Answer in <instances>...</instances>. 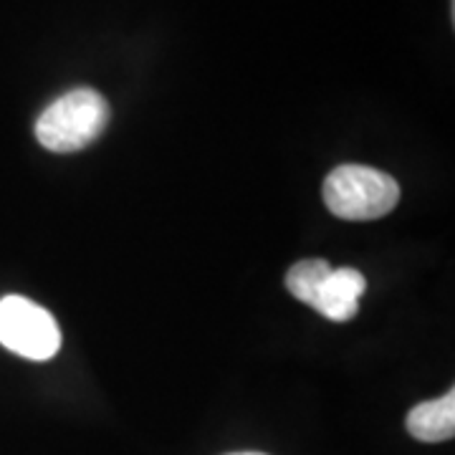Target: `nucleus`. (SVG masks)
<instances>
[{
	"label": "nucleus",
	"instance_id": "5",
	"mask_svg": "<svg viewBox=\"0 0 455 455\" xmlns=\"http://www.w3.org/2000/svg\"><path fill=\"white\" fill-rule=\"evenodd\" d=\"M407 433L423 443H443L455 435V392L448 390L438 400L420 403L407 415Z\"/></svg>",
	"mask_w": 455,
	"mask_h": 455
},
{
	"label": "nucleus",
	"instance_id": "4",
	"mask_svg": "<svg viewBox=\"0 0 455 455\" xmlns=\"http://www.w3.org/2000/svg\"><path fill=\"white\" fill-rule=\"evenodd\" d=\"M364 291H367V281L357 268H349V266L331 268L319 283L309 307H314L329 322L344 324L357 316L359 299Z\"/></svg>",
	"mask_w": 455,
	"mask_h": 455
},
{
	"label": "nucleus",
	"instance_id": "2",
	"mask_svg": "<svg viewBox=\"0 0 455 455\" xmlns=\"http://www.w3.org/2000/svg\"><path fill=\"white\" fill-rule=\"evenodd\" d=\"M107 99L94 89H74L38 116L36 137L51 152H79L107 130Z\"/></svg>",
	"mask_w": 455,
	"mask_h": 455
},
{
	"label": "nucleus",
	"instance_id": "7",
	"mask_svg": "<svg viewBox=\"0 0 455 455\" xmlns=\"http://www.w3.org/2000/svg\"><path fill=\"white\" fill-rule=\"evenodd\" d=\"M233 455H263V453H233Z\"/></svg>",
	"mask_w": 455,
	"mask_h": 455
},
{
	"label": "nucleus",
	"instance_id": "1",
	"mask_svg": "<svg viewBox=\"0 0 455 455\" xmlns=\"http://www.w3.org/2000/svg\"><path fill=\"white\" fill-rule=\"evenodd\" d=\"M324 203L341 220L364 223L385 218L400 200V185L367 164H339L324 180Z\"/></svg>",
	"mask_w": 455,
	"mask_h": 455
},
{
	"label": "nucleus",
	"instance_id": "3",
	"mask_svg": "<svg viewBox=\"0 0 455 455\" xmlns=\"http://www.w3.org/2000/svg\"><path fill=\"white\" fill-rule=\"evenodd\" d=\"M0 344L13 355L46 362L61 347V329L51 311L23 296L0 299Z\"/></svg>",
	"mask_w": 455,
	"mask_h": 455
},
{
	"label": "nucleus",
	"instance_id": "6",
	"mask_svg": "<svg viewBox=\"0 0 455 455\" xmlns=\"http://www.w3.org/2000/svg\"><path fill=\"white\" fill-rule=\"evenodd\" d=\"M331 271V266L322 259L299 260L296 266H291V271L286 274V289L301 301V304H311L314 293L319 289V283L324 281V276Z\"/></svg>",
	"mask_w": 455,
	"mask_h": 455
}]
</instances>
